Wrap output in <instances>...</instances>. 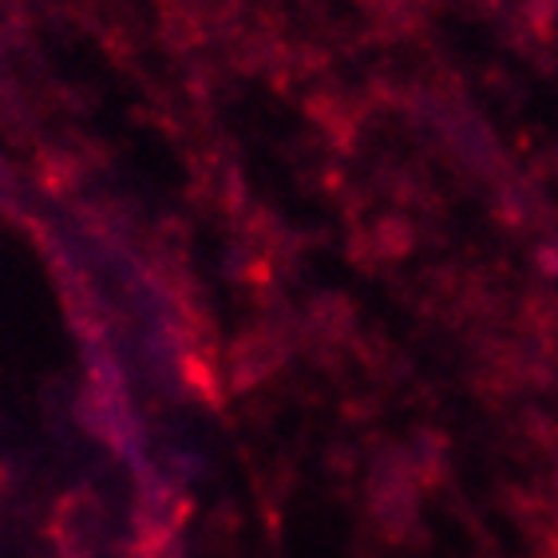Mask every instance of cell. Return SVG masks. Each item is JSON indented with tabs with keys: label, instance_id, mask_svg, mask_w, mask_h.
<instances>
[]
</instances>
